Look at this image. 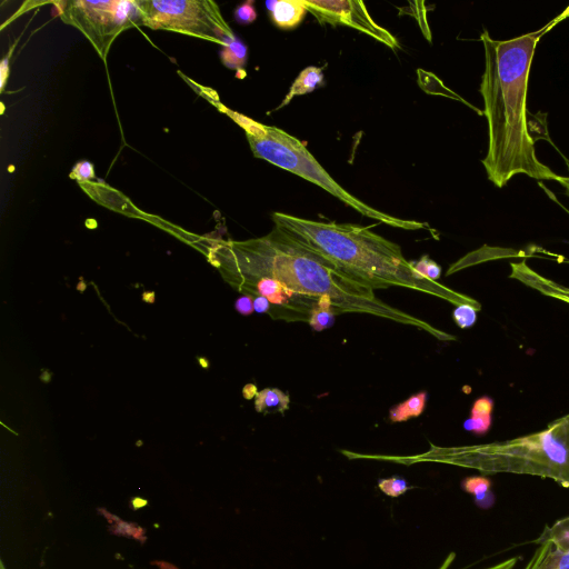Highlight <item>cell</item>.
Returning <instances> with one entry per match:
<instances>
[{
  "label": "cell",
  "instance_id": "obj_1",
  "mask_svg": "<svg viewBox=\"0 0 569 569\" xmlns=\"http://www.w3.org/2000/svg\"><path fill=\"white\" fill-rule=\"evenodd\" d=\"M567 18L569 6L537 32L511 41H494L486 29L481 35L485 72L479 92L488 124V152L483 165L489 181L498 188L521 174L558 183L561 179L536 156L535 139L527 122V91L537 44Z\"/></svg>",
  "mask_w": 569,
  "mask_h": 569
},
{
  "label": "cell",
  "instance_id": "obj_2",
  "mask_svg": "<svg viewBox=\"0 0 569 569\" xmlns=\"http://www.w3.org/2000/svg\"><path fill=\"white\" fill-rule=\"evenodd\" d=\"M221 252L233 277L273 278L314 304L319 298L331 297L337 316L368 314L422 329L439 341H456L455 336L423 319L384 303L376 297L374 289L299 244L276 226L261 238L224 244Z\"/></svg>",
  "mask_w": 569,
  "mask_h": 569
},
{
  "label": "cell",
  "instance_id": "obj_3",
  "mask_svg": "<svg viewBox=\"0 0 569 569\" xmlns=\"http://www.w3.org/2000/svg\"><path fill=\"white\" fill-rule=\"evenodd\" d=\"M272 219L276 227L299 244L374 291L392 286L404 287L442 298L455 306L468 304L478 311L482 309L474 298L419 275L412 262L406 261L401 247L367 227L309 221L284 213H274Z\"/></svg>",
  "mask_w": 569,
  "mask_h": 569
},
{
  "label": "cell",
  "instance_id": "obj_4",
  "mask_svg": "<svg viewBox=\"0 0 569 569\" xmlns=\"http://www.w3.org/2000/svg\"><path fill=\"white\" fill-rule=\"evenodd\" d=\"M399 464L442 463L476 469L484 475L517 474L552 479L569 488V414L542 432L508 441L461 447H436L413 457L374 456Z\"/></svg>",
  "mask_w": 569,
  "mask_h": 569
},
{
  "label": "cell",
  "instance_id": "obj_5",
  "mask_svg": "<svg viewBox=\"0 0 569 569\" xmlns=\"http://www.w3.org/2000/svg\"><path fill=\"white\" fill-rule=\"evenodd\" d=\"M224 111L244 129L255 157L306 179V181L323 188L324 191L332 194L339 201L354 208L355 211L366 217L376 219L378 222L408 229V231L427 227L423 223L404 221V219L378 212L375 208L359 201L336 183L335 179L326 172V169L309 153L301 141L287 134L283 129L255 122L253 119L229 111V109H224Z\"/></svg>",
  "mask_w": 569,
  "mask_h": 569
},
{
  "label": "cell",
  "instance_id": "obj_6",
  "mask_svg": "<svg viewBox=\"0 0 569 569\" xmlns=\"http://www.w3.org/2000/svg\"><path fill=\"white\" fill-rule=\"evenodd\" d=\"M142 24L195 36L223 46L235 38L214 2L202 0H143L136 2Z\"/></svg>",
  "mask_w": 569,
  "mask_h": 569
},
{
  "label": "cell",
  "instance_id": "obj_7",
  "mask_svg": "<svg viewBox=\"0 0 569 569\" xmlns=\"http://www.w3.org/2000/svg\"><path fill=\"white\" fill-rule=\"evenodd\" d=\"M61 16L66 24L79 29L103 58L119 34L133 25L142 24L136 2L125 0H77L67 3Z\"/></svg>",
  "mask_w": 569,
  "mask_h": 569
},
{
  "label": "cell",
  "instance_id": "obj_8",
  "mask_svg": "<svg viewBox=\"0 0 569 569\" xmlns=\"http://www.w3.org/2000/svg\"><path fill=\"white\" fill-rule=\"evenodd\" d=\"M304 3L307 12L323 25L351 27L389 48L398 47L397 39L375 23L361 0H304Z\"/></svg>",
  "mask_w": 569,
  "mask_h": 569
},
{
  "label": "cell",
  "instance_id": "obj_9",
  "mask_svg": "<svg viewBox=\"0 0 569 569\" xmlns=\"http://www.w3.org/2000/svg\"><path fill=\"white\" fill-rule=\"evenodd\" d=\"M269 17L281 29H294L303 22L307 14L304 0H268Z\"/></svg>",
  "mask_w": 569,
  "mask_h": 569
},
{
  "label": "cell",
  "instance_id": "obj_10",
  "mask_svg": "<svg viewBox=\"0 0 569 569\" xmlns=\"http://www.w3.org/2000/svg\"><path fill=\"white\" fill-rule=\"evenodd\" d=\"M523 569H569V552L551 543L541 544Z\"/></svg>",
  "mask_w": 569,
  "mask_h": 569
},
{
  "label": "cell",
  "instance_id": "obj_11",
  "mask_svg": "<svg viewBox=\"0 0 569 569\" xmlns=\"http://www.w3.org/2000/svg\"><path fill=\"white\" fill-rule=\"evenodd\" d=\"M493 409L494 401L491 397L484 396L477 399L472 408L471 418L464 423L466 431L477 436L487 434L492 426Z\"/></svg>",
  "mask_w": 569,
  "mask_h": 569
},
{
  "label": "cell",
  "instance_id": "obj_12",
  "mask_svg": "<svg viewBox=\"0 0 569 569\" xmlns=\"http://www.w3.org/2000/svg\"><path fill=\"white\" fill-rule=\"evenodd\" d=\"M324 85L323 68L307 67L299 74L296 81L289 88V93L286 95L283 103L278 108H283L293 101L296 96H302L316 91L318 87Z\"/></svg>",
  "mask_w": 569,
  "mask_h": 569
},
{
  "label": "cell",
  "instance_id": "obj_13",
  "mask_svg": "<svg viewBox=\"0 0 569 569\" xmlns=\"http://www.w3.org/2000/svg\"><path fill=\"white\" fill-rule=\"evenodd\" d=\"M463 491L474 496L475 504L482 509H491L496 498L492 491V481L485 476H471L462 482Z\"/></svg>",
  "mask_w": 569,
  "mask_h": 569
},
{
  "label": "cell",
  "instance_id": "obj_14",
  "mask_svg": "<svg viewBox=\"0 0 569 569\" xmlns=\"http://www.w3.org/2000/svg\"><path fill=\"white\" fill-rule=\"evenodd\" d=\"M291 404V397L278 388H265L255 397V408L258 413H285Z\"/></svg>",
  "mask_w": 569,
  "mask_h": 569
},
{
  "label": "cell",
  "instance_id": "obj_15",
  "mask_svg": "<svg viewBox=\"0 0 569 569\" xmlns=\"http://www.w3.org/2000/svg\"><path fill=\"white\" fill-rule=\"evenodd\" d=\"M427 393L421 392L409 397L407 401L392 408L389 418L393 423H403L421 416L426 407Z\"/></svg>",
  "mask_w": 569,
  "mask_h": 569
},
{
  "label": "cell",
  "instance_id": "obj_16",
  "mask_svg": "<svg viewBox=\"0 0 569 569\" xmlns=\"http://www.w3.org/2000/svg\"><path fill=\"white\" fill-rule=\"evenodd\" d=\"M337 314L331 297L319 298L313 308L308 324L316 332H323L335 324Z\"/></svg>",
  "mask_w": 569,
  "mask_h": 569
},
{
  "label": "cell",
  "instance_id": "obj_17",
  "mask_svg": "<svg viewBox=\"0 0 569 569\" xmlns=\"http://www.w3.org/2000/svg\"><path fill=\"white\" fill-rule=\"evenodd\" d=\"M536 544L551 543L561 551L569 552V517L557 521L552 526H546Z\"/></svg>",
  "mask_w": 569,
  "mask_h": 569
},
{
  "label": "cell",
  "instance_id": "obj_18",
  "mask_svg": "<svg viewBox=\"0 0 569 569\" xmlns=\"http://www.w3.org/2000/svg\"><path fill=\"white\" fill-rule=\"evenodd\" d=\"M221 58L226 67L241 72L247 63V47L235 37L224 45Z\"/></svg>",
  "mask_w": 569,
  "mask_h": 569
},
{
  "label": "cell",
  "instance_id": "obj_19",
  "mask_svg": "<svg viewBox=\"0 0 569 569\" xmlns=\"http://www.w3.org/2000/svg\"><path fill=\"white\" fill-rule=\"evenodd\" d=\"M378 488L388 497L397 498L406 494L411 486L408 485L405 478L394 476L384 478L378 482Z\"/></svg>",
  "mask_w": 569,
  "mask_h": 569
},
{
  "label": "cell",
  "instance_id": "obj_20",
  "mask_svg": "<svg viewBox=\"0 0 569 569\" xmlns=\"http://www.w3.org/2000/svg\"><path fill=\"white\" fill-rule=\"evenodd\" d=\"M533 287L537 288V291L544 293L548 296H553L557 299H562V301L569 304V289L563 286H559L542 276H537L535 278Z\"/></svg>",
  "mask_w": 569,
  "mask_h": 569
},
{
  "label": "cell",
  "instance_id": "obj_21",
  "mask_svg": "<svg viewBox=\"0 0 569 569\" xmlns=\"http://www.w3.org/2000/svg\"><path fill=\"white\" fill-rule=\"evenodd\" d=\"M412 265L415 271L428 279V281L437 282L442 276V267L428 256L422 257L418 262H412Z\"/></svg>",
  "mask_w": 569,
  "mask_h": 569
},
{
  "label": "cell",
  "instance_id": "obj_22",
  "mask_svg": "<svg viewBox=\"0 0 569 569\" xmlns=\"http://www.w3.org/2000/svg\"><path fill=\"white\" fill-rule=\"evenodd\" d=\"M477 312L478 309L472 305H459L455 308L453 318L458 327L471 328L477 322Z\"/></svg>",
  "mask_w": 569,
  "mask_h": 569
},
{
  "label": "cell",
  "instance_id": "obj_23",
  "mask_svg": "<svg viewBox=\"0 0 569 569\" xmlns=\"http://www.w3.org/2000/svg\"><path fill=\"white\" fill-rule=\"evenodd\" d=\"M257 13L254 2H247L235 11V19L238 24L249 25L256 21Z\"/></svg>",
  "mask_w": 569,
  "mask_h": 569
},
{
  "label": "cell",
  "instance_id": "obj_24",
  "mask_svg": "<svg viewBox=\"0 0 569 569\" xmlns=\"http://www.w3.org/2000/svg\"><path fill=\"white\" fill-rule=\"evenodd\" d=\"M71 177L77 179L81 183H87L95 177L94 166L89 162L78 163L74 169Z\"/></svg>",
  "mask_w": 569,
  "mask_h": 569
},
{
  "label": "cell",
  "instance_id": "obj_25",
  "mask_svg": "<svg viewBox=\"0 0 569 569\" xmlns=\"http://www.w3.org/2000/svg\"><path fill=\"white\" fill-rule=\"evenodd\" d=\"M456 558V554L455 553H451L447 556V558L445 559V562L443 563V565L441 567H439V569H449V567L452 566V564L454 563ZM518 562V558L517 557H513V558H509L507 559V561H504L502 563H498L494 566L485 568V569H514V567L516 566Z\"/></svg>",
  "mask_w": 569,
  "mask_h": 569
},
{
  "label": "cell",
  "instance_id": "obj_26",
  "mask_svg": "<svg viewBox=\"0 0 569 569\" xmlns=\"http://www.w3.org/2000/svg\"><path fill=\"white\" fill-rule=\"evenodd\" d=\"M254 298L255 296L249 294L239 297L235 304L236 311L243 316H251L255 312Z\"/></svg>",
  "mask_w": 569,
  "mask_h": 569
},
{
  "label": "cell",
  "instance_id": "obj_27",
  "mask_svg": "<svg viewBox=\"0 0 569 569\" xmlns=\"http://www.w3.org/2000/svg\"><path fill=\"white\" fill-rule=\"evenodd\" d=\"M254 308L258 314H269L272 311V304L266 297L256 296L254 299Z\"/></svg>",
  "mask_w": 569,
  "mask_h": 569
},
{
  "label": "cell",
  "instance_id": "obj_28",
  "mask_svg": "<svg viewBox=\"0 0 569 569\" xmlns=\"http://www.w3.org/2000/svg\"><path fill=\"white\" fill-rule=\"evenodd\" d=\"M9 57H11V55H9L7 58L4 59V61L2 63V67H0V74H2V91L5 87L7 77H8V72H9L8 59H9Z\"/></svg>",
  "mask_w": 569,
  "mask_h": 569
},
{
  "label": "cell",
  "instance_id": "obj_29",
  "mask_svg": "<svg viewBox=\"0 0 569 569\" xmlns=\"http://www.w3.org/2000/svg\"><path fill=\"white\" fill-rule=\"evenodd\" d=\"M256 395H257V391H256V386H255V385H247V386L244 388V396H245L247 399H251V398H253V397H256Z\"/></svg>",
  "mask_w": 569,
  "mask_h": 569
},
{
  "label": "cell",
  "instance_id": "obj_30",
  "mask_svg": "<svg viewBox=\"0 0 569 569\" xmlns=\"http://www.w3.org/2000/svg\"><path fill=\"white\" fill-rule=\"evenodd\" d=\"M0 569H6L4 562L0 559Z\"/></svg>",
  "mask_w": 569,
  "mask_h": 569
},
{
  "label": "cell",
  "instance_id": "obj_31",
  "mask_svg": "<svg viewBox=\"0 0 569 569\" xmlns=\"http://www.w3.org/2000/svg\"><path fill=\"white\" fill-rule=\"evenodd\" d=\"M568 191H569V182H568Z\"/></svg>",
  "mask_w": 569,
  "mask_h": 569
}]
</instances>
